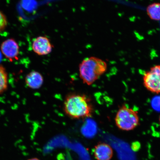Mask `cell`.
<instances>
[{
  "label": "cell",
  "instance_id": "1",
  "mask_svg": "<svg viewBox=\"0 0 160 160\" xmlns=\"http://www.w3.org/2000/svg\"><path fill=\"white\" fill-rule=\"evenodd\" d=\"M63 109L68 117L77 119L91 117L94 112L91 99L84 94L76 93L66 96Z\"/></svg>",
  "mask_w": 160,
  "mask_h": 160
},
{
  "label": "cell",
  "instance_id": "10",
  "mask_svg": "<svg viewBox=\"0 0 160 160\" xmlns=\"http://www.w3.org/2000/svg\"><path fill=\"white\" fill-rule=\"evenodd\" d=\"M8 87V76L5 68L0 65V94L6 91Z\"/></svg>",
  "mask_w": 160,
  "mask_h": 160
},
{
  "label": "cell",
  "instance_id": "5",
  "mask_svg": "<svg viewBox=\"0 0 160 160\" xmlns=\"http://www.w3.org/2000/svg\"><path fill=\"white\" fill-rule=\"evenodd\" d=\"M53 46L48 38L40 36L34 39L32 48L34 52L40 56L46 55L51 52Z\"/></svg>",
  "mask_w": 160,
  "mask_h": 160
},
{
  "label": "cell",
  "instance_id": "12",
  "mask_svg": "<svg viewBox=\"0 0 160 160\" xmlns=\"http://www.w3.org/2000/svg\"><path fill=\"white\" fill-rule=\"evenodd\" d=\"M28 160H40L38 159L37 158H31L29 159Z\"/></svg>",
  "mask_w": 160,
  "mask_h": 160
},
{
  "label": "cell",
  "instance_id": "2",
  "mask_svg": "<svg viewBox=\"0 0 160 160\" xmlns=\"http://www.w3.org/2000/svg\"><path fill=\"white\" fill-rule=\"evenodd\" d=\"M107 69V63L95 57L86 58L79 65L80 77L83 83L91 85L103 75Z\"/></svg>",
  "mask_w": 160,
  "mask_h": 160
},
{
  "label": "cell",
  "instance_id": "3",
  "mask_svg": "<svg viewBox=\"0 0 160 160\" xmlns=\"http://www.w3.org/2000/svg\"><path fill=\"white\" fill-rule=\"evenodd\" d=\"M116 126L122 131H129L134 129L139 124V118L135 110L123 105L117 112L115 118Z\"/></svg>",
  "mask_w": 160,
  "mask_h": 160
},
{
  "label": "cell",
  "instance_id": "11",
  "mask_svg": "<svg viewBox=\"0 0 160 160\" xmlns=\"http://www.w3.org/2000/svg\"><path fill=\"white\" fill-rule=\"evenodd\" d=\"M8 24V20L5 15L0 11V33L6 29Z\"/></svg>",
  "mask_w": 160,
  "mask_h": 160
},
{
  "label": "cell",
  "instance_id": "13",
  "mask_svg": "<svg viewBox=\"0 0 160 160\" xmlns=\"http://www.w3.org/2000/svg\"><path fill=\"white\" fill-rule=\"evenodd\" d=\"M2 59V55L1 52H0V61H1V60Z\"/></svg>",
  "mask_w": 160,
  "mask_h": 160
},
{
  "label": "cell",
  "instance_id": "8",
  "mask_svg": "<svg viewBox=\"0 0 160 160\" xmlns=\"http://www.w3.org/2000/svg\"><path fill=\"white\" fill-rule=\"evenodd\" d=\"M25 81L28 87L32 89H37L40 88L43 85L44 79L41 73L33 71L26 76Z\"/></svg>",
  "mask_w": 160,
  "mask_h": 160
},
{
  "label": "cell",
  "instance_id": "4",
  "mask_svg": "<svg viewBox=\"0 0 160 160\" xmlns=\"http://www.w3.org/2000/svg\"><path fill=\"white\" fill-rule=\"evenodd\" d=\"M143 82L148 91L157 94H160V65L153 66L146 72Z\"/></svg>",
  "mask_w": 160,
  "mask_h": 160
},
{
  "label": "cell",
  "instance_id": "9",
  "mask_svg": "<svg viewBox=\"0 0 160 160\" xmlns=\"http://www.w3.org/2000/svg\"><path fill=\"white\" fill-rule=\"evenodd\" d=\"M147 13L149 17L154 21H160V3H154L148 6Z\"/></svg>",
  "mask_w": 160,
  "mask_h": 160
},
{
  "label": "cell",
  "instance_id": "6",
  "mask_svg": "<svg viewBox=\"0 0 160 160\" xmlns=\"http://www.w3.org/2000/svg\"><path fill=\"white\" fill-rule=\"evenodd\" d=\"M2 53L11 61L17 59L19 53V48L17 42L13 39L6 40L1 47Z\"/></svg>",
  "mask_w": 160,
  "mask_h": 160
},
{
  "label": "cell",
  "instance_id": "7",
  "mask_svg": "<svg viewBox=\"0 0 160 160\" xmlns=\"http://www.w3.org/2000/svg\"><path fill=\"white\" fill-rule=\"evenodd\" d=\"M94 154L98 160H110L112 158L113 151L108 144L99 143L95 146Z\"/></svg>",
  "mask_w": 160,
  "mask_h": 160
},
{
  "label": "cell",
  "instance_id": "14",
  "mask_svg": "<svg viewBox=\"0 0 160 160\" xmlns=\"http://www.w3.org/2000/svg\"><path fill=\"white\" fill-rule=\"evenodd\" d=\"M159 123H160V116H159Z\"/></svg>",
  "mask_w": 160,
  "mask_h": 160
}]
</instances>
